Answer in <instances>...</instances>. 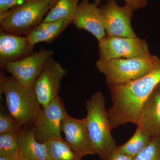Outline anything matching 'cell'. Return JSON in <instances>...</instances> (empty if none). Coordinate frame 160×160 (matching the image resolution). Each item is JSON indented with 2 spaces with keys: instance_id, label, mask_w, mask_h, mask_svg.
I'll return each mask as SVG.
<instances>
[{
  "instance_id": "9",
  "label": "cell",
  "mask_w": 160,
  "mask_h": 160,
  "mask_svg": "<svg viewBox=\"0 0 160 160\" xmlns=\"http://www.w3.org/2000/svg\"><path fill=\"white\" fill-rule=\"evenodd\" d=\"M67 72V70L52 58L46 63L33 87L42 108L59 96L62 80Z\"/></svg>"
},
{
  "instance_id": "27",
  "label": "cell",
  "mask_w": 160,
  "mask_h": 160,
  "mask_svg": "<svg viewBox=\"0 0 160 160\" xmlns=\"http://www.w3.org/2000/svg\"><path fill=\"white\" fill-rule=\"evenodd\" d=\"M12 160H22L19 157L15 158L14 159H12Z\"/></svg>"
},
{
  "instance_id": "10",
  "label": "cell",
  "mask_w": 160,
  "mask_h": 160,
  "mask_svg": "<svg viewBox=\"0 0 160 160\" xmlns=\"http://www.w3.org/2000/svg\"><path fill=\"white\" fill-rule=\"evenodd\" d=\"M107 35L112 36L136 38L131 19L133 9L127 5L120 6L115 0H109L100 8Z\"/></svg>"
},
{
  "instance_id": "16",
  "label": "cell",
  "mask_w": 160,
  "mask_h": 160,
  "mask_svg": "<svg viewBox=\"0 0 160 160\" xmlns=\"http://www.w3.org/2000/svg\"><path fill=\"white\" fill-rule=\"evenodd\" d=\"M71 23L72 22L68 19L49 22H42L26 35V38L30 45L33 46L40 42H51Z\"/></svg>"
},
{
  "instance_id": "14",
  "label": "cell",
  "mask_w": 160,
  "mask_h": 160,
  "mask_svg": "<svg viewBox=\"0 0 160 160\" xmlns=\"http://www.w3.org/2000/svg\"><path fill=\"white\" fill-rule=\"evenodd\" d=\"M136 125L152 138L160 137V89L158 86L143 105Z\"/></svg>"
},
{
  "instance_id": "5",
  "label": "cell",
  "mask_w": 160,
  "mask_h": 160,
  "mask_svg": "<svg viewBox=\"0 0 160 160\" xmlns=\"http://www.w3.org/2000/svg\"><path fill=\"white\" fill-rule=\"evenodd\" d=\"M159 58H146L98 60L96 65L106 78L108 86L125 84L142 78L151 72Z\"/></svg>"
},
{
  "instance_id": "25",
  "label": "cell",
  "mask_w": 160,
  "mask_h": 160,
  "mask_svg": "<svg viewBox=\"0 0 160 160\" xmlns=\"http://www.w3.org/2000/svg\"><path fill=\"white\" fill-rule=\"evenodd\" d=\"M135 158L119 151L117 148L109 156L108 160H134Z\"/></svg>"
},
{
  "instance_id": "1",
  "label": "cell",
  "mask_w": 160,
  "mask_h": 160,
  "mask_svg": "<svg viewBox=\"0 0 160 160\" xmlns=\"http://www.w3.org/2000/svg\"><path fill=\"white\" fill-rule=\"evenodd\" d=\"M160 83V58L153 70L125 84L108 86L112 106L107 110L112 130L127 123L136 125L144 103Z\"/></svg>"
},
{
  "instance_id": "4",
  "label": "cell",
  "mask_w": 160,
  "mask_h": 160,
  "mask_svg": "<svg viewBox=\"0 0 160 160\" xmlns=\"http://www.w3.org/2000/svg\"><path fill=\"white\" fill-rule=\"evenodd\" d=\"M58 1L26 0L9 10L0 22L1 29L12 34L27 35L43 22Z\"/></svg>"
},
{
  "instance_id": "13",
  "label": "cell",
  "mask_w": 160,
  "mask_h": 160,
  "mask_svg": "<svg viewBox=\"0 0 160 160\" xmlns=\"http://www.w3.org/2000/svg\"><path fill=\"white\" fill-rule=\"evenodd\" d=\"M31 46L26 36L9 33L1 29L0 66L4 68L7 63L22 59L32 53Z\"/></svg>"
},
{
  "instance_id": "20",
  "label": "cell",
  "mask_w": 160,
  "mask_h": 160,
  "mask_svg": "<svg viewBox=\"0 0 160 160\" xmlns=\"http://www.w3.org/2000/svg\"><path fill=\"white\" fill-rule=\"evenodd\" d=\"M20 148L19 132L0 134V156L11 159L19 157Z\"/></svg>"
},
{
  "instance_id": "12",
  "label": "cell",
  "mask_w": 160,
  "mask_h": 160,
  "mask_svg": "<svg viewBox=\"0 0 160 160\" xmlns=\"http://www.w3.org/2000/svg\"><path fill=\"white\" fill-rule=\"evenodd\" d=\"M72 23L78 29L89 32L99 42L107 35L101 9L88 0L78 5Z\"/></svg>"
},
{
  "instance_id": "11",
  "label": "cell",
  "mask_w": 160,
  "mask_h": 160,
  "mask_svg": "<svg viewBox=\"0 0 160 160\" xmlns=\"http://www.w3.org/2000/svg\"><path fill=\"white\" fill-rule=\"evenodd\" d=\"M61 130L66 142L80 158L88 155L96 154L86 118L78 119L68 115L62 122Z\"/></svg>"
},
{
  "instance_id": "17",
  "label": "cell",
  "mask_w": 160,
  "mask_h": 160,
  "mask_svg": "<svg viewBox=\"0 0 160 160\" xmlns=\"http://www.w3.org/2000/svg\"><path fill=\"white\" fill-rule=\"evenodd\" d=\"M79 0H58L44 18L42 22H49L62 19L73 22Z\"/></svg>"
},
{
  "instance_id": "3",
  "label": "cell",
  "mask_w": 160,
  "mask_h": 160,
  "mask_svg": "<svg viewBox=\"0 0 160 160\" xmlns=\"http://www.w3.org/2000/svg\"><path fill=\"white\" fill-rule=\"evenodd\" d=\"M87 127L96 154L101 160H108L118 146L112 130L105 97L101 91L94 93L86 102Z\"/></svg>"
},
{
  "instance_id": "24",
  "label": "cell",
  "mask_w": 160,
  "mask_h": 160,
  "mask_svg": "<svg viewBox=\"0 0 160 160\" xmlns=\"http://www.w3.org/2000/svg\"><path fill=\"white\" fill-rule=\"evenodd\" d=\"M102 0H95L94 3L98 6ZM126 5L132 7L133 10L144 8L147 4V0H125Z\"/></svg>"
},
{
  "instance_id": "23",
  "label": "cell",
  "mask_w": 160,
  "mask_h": 160,
  "mask_svg": "<svg viewBox=\"0 0 160 160\" xmlns=\"http://www.w3.org/2000/svg\"><path fill=\"white\" fill-rule=\"evenodd\" d=\"M26 0H0V22L9 10L15 6L22 5Z\"/></svg>"
},
{
  "instance_id": "8",
  "label": "cell",
  "mask_w": 160,
  "mask_h": 160,
  "mask_svg": "<svg viewBox=\"0 0 160 160\" xmlns=\"http://www.w3.org/2000/svg\"><path fill=\"white\" fill-rule=\"evenodd\" d=\"M53 54V52L51 49L42 48L22 59L7 63L4 69L21 86L33 89L36 80Z\"/></svg>"
},
{
  "instance_id": "21",
  "label": "cell",
  "mask_w": 160,
  "mask_h": 160,
  "mask_svg": "<svg viewBox=\"0 0 160 160\" xmlns=\"http://www.w3.org/2000/svg\"><path fill=\"white\" fill-rule=\"evenodd\" d=\"M134 160H160V137L152 138L149 145Z\"/></svg>"
},
{
  "instance_id": "15",
  "label": "cell",
  "mask_w": 160,
  "mask_h": 160,
  "mask_svg": "<svg viewBox=\"0 0 160 160\" xmlns=\"http://www.w3.org/2000/svg\"><path fill=\"white\" fill-rule=\"evenodd\" d=\"M20 141L19 158L22 160H47V142H38L32 128L19 132Z\"/></svg>"
},
{
  "instance_id": "19",
  "label": "cell",
  "mask_w": 160,
  "mask_h": 160,
  "mask_svg": "<svg viewBox=\"0 0 160 160\" xmlns=\"http://www.w3.org/2000/svg\"><path fill=\"white\" fill-rule=\"evenodd\" d=\"M46 142L48 147L47 160L82 159L63 139L51 140Z\"/></svg>"
},
{
  "instance_id": "7",
  "label": "cell",
  "mask_w": 160,
  "mask_h": 160,
  "mask_svg": "<svg viewBox=\"0 0 160 160\" xmlns=\"http://www.w3.org/2000/svg\"><path fill=\"white\" fill-rule=\"evenodd\" d=\"M68 115L59 96L42 108L32 127L38 142L45 143L51 140L62 139V123Z\"/></svg>"
},
{
  "instance_id": "22",
  "label": "cell",
  "mask_w": 160,
  "mask_h": 160,
  "mask_svg": "<svg viewBox=\"0 0 160 160\" xmlns=\"http://www.w3.org/2000/svg\"><path fill=\"white\" fill-rule=\"evenodd\" d=\"M21 127L9 112L5 111L1 106L0 111V134L18 133Z\"/></svg>"
},
{
  "instance_id": "28",
  "label": "cell",
  "mask_w": 160,
  "mask_h": 160,
  "mask_svg": "<svg viewBox=\"0 0 160 160\" xmlns=\"http://www.w3.org/2000/svg\"><path fill=\"white\" fill-rule=\"evenodd\" d=\"M158 88L159 89H160V83L158 85Z\"/></svg>"
},
{
  "instance_id": "18",
  "label": "cell",
  "mask_w": 160,
  "mask_h": 160,
  "mask_svg": "<svg viewBox=\"0 0 160 160\" xmlns=\"http://www.w3.org/2000/svg\"><path fill=\"white\" fill-rule=\"evenodd\" d=\"M152 138L144 129L137 127L130 139L124 145L118 147V149L123 153L135 158L149 145Z\"/></svg>"
},
{
  "instance_id": "6",
  "label": "cell",
  "mask_w": 160,
  "mask_h": 160,
  "mask_svg": "<svg viewBox=\"0 0 160 160\" xmlns=\"http://www.w3.org/2000/svg\"><path fill=\"white\" fill-rule=\"evenodd\" d=\"M99 60L148 57L149 52L145 40L136 38L112 36L107 35L99 42Z\"/></svg>"
},
{
  "instance_id": "26",
  "label": "cell",
  "mask_w": 160,
  "mask_h": 160,
  "mask_svg": "<svg viewBox=\"0 0 160 160\" xmlns=\"http://www.w3.org/2000/svg\"><path fill=\"white\" fill-rule=\"evenodd\" d=\"M0 160H12V159L7 157L0 156Z\"/></svg>"
},
{
  "instance_id": "2",
  "label": "cell",
  "mask_w": 160,
  "mask_h": 160,
  "mask_svg": "<svg viewBox=\"0 0 160 160\" xmlns=\"http://www.w3.org/2000/svg\"><path fill=\"white\" fill-rule=\"evenodd\" d=\"M0 91L5 96L8 112L20 126H33L42 109L33 89L23 87L13 77L1 72Z\"/></svg>"
}]
</instances>
